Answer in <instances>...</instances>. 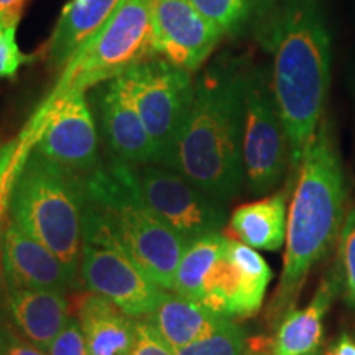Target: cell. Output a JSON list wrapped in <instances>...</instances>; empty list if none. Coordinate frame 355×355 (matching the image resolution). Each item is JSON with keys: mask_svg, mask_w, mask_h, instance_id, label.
<instances>
[{"mask_svg": "<svg viewBox=\"0 0 355 355\" xmlns=\"http://www.w3.org/2000/svg\"><path fill=\"white\" fill-rule=\"evenodd\" d=\"M254 37L272 56V86L296 175L326 117L332 60L329 26L319 0H277Z\"/></svg>", "mask_w": 355, "mask_h": 355, "instance_id": "1", "label": "cell"}, {"mask_svg": "<svg viewBox=\"0 0 355 355\" xmlns=\"http://www.w3.org/2000/svg\"><path fill=\"white\" fill-rule=\"evenodd\" d=\"M248 61L217 56L194 84L193 104L165 166L180 171L209 196L227 202L243 181V79Z\"/></svg>", "mask_w": 355, "mask_h": 355, "instance_id": "2", "label": "cell"}, {"mask_svg": "<svg viewBox=\"0 0 355 355\" xmlns=\"http://www.w3.org/2000/svg\"><path fill=\"white\" fill-rule=\"evenodd\" d=\"M345 180L343 163L327 117L319 123L298 170L288 211L285 259L278 286L268 306L270 321L278 324L295 308L306 278L339 239L344 224Z\"/></svg>", "mask_w": 355, "mask_h": 355, "instance_id": "3", "label": "cell"}, {"mask_svg": "<svg viewBox=\"0 0 355 355\" xmlns=\"http://www.w3.org/2000/svg\"><path fill=\"white\" fill-rule=\"evenodd\" d=\"M83 180V242L117 248L171 291L188 242L135 196L115 158Z\"/></svg>", "mask_w": 355, "mask_h": 355, "instance_id": "4", "label": "cell"}, {"mask_svg": "<svg viewBox=\"0 0 355 355\" xmlns=\"http://www.w3.org/2000/svg\"><path fill=\"white\" fill-rule=\"evenodd\" d=\"M84 180L32 148L17 170L8 220L46 245L76 282L83 250Z\"/></svg>", "mask_w": 355, "mask_h": 355, "instance_id": "5", "label": "cell"}, {"mask_svg": "<svg viewBox=\"0 0 355 355\" xmlns=\"http://www.w3.org/2000/svg\"><path fill=\"white\" fill-rule=\"evenodd\" d=\"M157 0H123L96 37L64 66L44 101L69 91H89L152 56V21Z\"/></svg>", "mask_w": 355, "mask_h": 355, "instance_id": "6", "label": "cell"}, {"mask_svg": "<svg viewBox=\"0 0 355 355\" xmlns=\"http://www.w3.org/2000/svg\"><path fill=\"white\" fill-rule=\"evenodd\" d=\"M242 158L247 186L255 196L270 193L290 166V144L265 66L247 64L243 79Z\"/></svg>", "mask_w": 355, "mask_h": 355, "instance_id": "7", "label": "cell"}, {"mask_svg": "<svg viewBox=\"0 0 355 355\" xmlns=\"http://www.w3.org/2000/svg\"><path fill=\"white\" fill-rule=\"evenodd\" d=\"M165 165L193 104V73L162 56H148L119 74Z\"/></svg>", "mask_w": 355, "mask_h": 355, "instance_id": "8", "label": "cell"}, {"mask_svg": "<svg viewBox=\"0 0 355 355\" xmlns=\"http://www.w3.org/2000/svg\"><path fill=\"white\" fill-rule=\"evenodd\" d=\"M117 163L135 196L188 243L224 227V202L204 193L180 171L158 163Z\"/></svg>", "mask_w": 355, "mask_h": 355, "instance_id": "9", "label": "cell"}, {"mask_svg": "<svg viewBox=\"0 0 355 355\" xmlns=\"http://www.w3.org/2000/svg\"><path fill=\"white\" fill-rule=\"evenodd\" d=\"M19 141L25 150L35 148L83 178L102 165L97 123L86 91L43 101Z\"/></svg>", "mask_w": 355, "mask_h": 355, "instance_id": "10", "label": "cell"}, {"mask_svg": "<svg viewBox=\"0 0 355 355\" xmlns=\"http://www.w3.org/2000/svg\"><path fill=\"white\" fill-rule=\"evenodd\" d=\"M272 278L259 250L227 235L204 275L196 301L224 318H250L263 304Z\"/></svg>", "mask_w": 355, "mask_h": 355, "instance_id": "11", "label": "cell"}, {"mask_svg": "<svg viewBox=\"0 0 355 355\" xmlns=\"http://www.w3.org/2000/svg\"><path fill=\"white\" fill-rule=\"evenodd\" d=\"M79 266L89 291L110 300L132 318L150 316L166 291L114 247L83 242Z\"/></svg>", "mask_w": 355, "mask_h": 355, "instance_id": "12", "label": "cell"}, {"mask_svg": "<svg viewBox=\"0 0 355 355\" xmlns=\"http://www.w3.org/2000/svg\"><path fill=\"white\" fill-rule=\"evenodd\" d=\"M225 35L199 12L193 0H157L152 21V56L196 73Z\"/></svg>", "mask_w": 355, "mask_h": 355, "instance_id": "13", "label": "cell"}, {"mask_svg": "<svg viewBox=\"0 0 355 355\" xmlns=\"http://www.w3.org/2000/svg\"><path fill=\"white\" fill-rule=\"evenodd\" d=\"M92 104L115 159L128 165L155 163V145L121 76L92 87Z\"/></svg>", "mask_w": 355, "mask_h": 355, "instance_id": "14", "label": "cell"}, {"mask_svg": "<svg viewBox=\"0 0 355 355\" xmlns=\"http://www.w3.org/2000/svg\"><path fill=\"white\" fill-rule=\"evenodd\" d=\"M0 260L7 290L25 288L66 293L74 285L63 261L12 220H7L3 229Z\"/></svg>", "mask_w": 355, "mask_h": 355, "instance_id": "15", "label": "cell"}, {"mask_svg": "<svg viewBox=\"0 0 355 355\" xmlns=\"http://www.w3.org/2000/svg\"><path fill=\"white\" fill-rule=\"evenodd\" d=\"M123 0H69L58 17L43 56L53 71H63L79 50L107 24Z\"/></svg>", "mask_w": 355, "mask_h": 355, "instance_id": "16", "label": "cell"}, {"mask_svg": "<svg viewBox=\"0 0 355 355\" xmlns=\"http://www.w3.org/2000/svg\"><path fill=\"white\" fill-rule=\"evenodd\" d=\"M7 293V308L17 329L26 340L46 352L71 319L64 293L25 288Z\"/></svg>", "mask_w": 355, "mask_h": 355, "instance_id": "17", "label": "cell"}, {"mask_svg": "<svg viewBox=\"0 0 355 355\" xmlns=\"http://www.w3.org/2000/svg\"><path fill=\"white\" fill-rule=\"evenodd\" d=\"M340 282L336 272L327 275L304 308L288 311L277 324L272 355H309L319 350L324 318L329 313Z\"/></svg>", "mask_w": 355, "mask_h": 355, "instance_id": "18", "label": "cell"}, {"mask_svg": "<svg viewBox=\"0 0 355 355\" xmlns=\"http://www.w3.org/2000/svg\"><path fill=\"white\" fill-rule=\"evenodd\" d=\"M78 319L89 355H132L137 318L96 293L78 301Z\"/></svg>", "mask_w": 355, "mask_h": 355, "instance_id": "19", "label": "cell"}, {"mask_svg": "<svg viewBox=\"0 0 355 355\" xmlns=\"http://www.w3.org/2000/svg\"><path fill=\"white\" fill-rule=\"evenodd\" d=\"M146 319L157 327L159 336L173 350L186 347L194 340L212 334L230 321V318L220 316L198 301L173 291H165L157 309Z\"/></svg>", "mask_w": 355, "mask_h": 355, "instance_id": "20", "label": "cell"}, {"mask_svg": "<svg viewBox=\"0 0 355 355\" xmlns=\"http://www.w3.org/2000/svg\"><path fill=\"white\" fill-rule=\"evenodd\" d=\"M286 194L283 189L237 207L229 220L232 237L255 250H279L286 241Z\"/></svg>", "mask_w": 355, "mask_h": 355, "instance_id": "21", "label": "cell"}, {"mask_svg": "<svg viewBox=\"0 0 355 355\" xmlns=\"http://www.w3.org/2000/svg\"><path fill=\"white\" fill-rule=\"evenodd\" d=\"M206 19L225 37L254 35L277 0H193Z\"/></svg>", "mask_w": 355, "mask_h": 355, "instance_id": "22", "label": "cell"}, {"mask_svg": "<svg viewBox=\"0 0 355 355\" xmlns=\"http://www.w3.org/2000/svg\"><path fill=\"white\" fill-rule=\"evenodd\" d=\"M245 332L234 319L186 347L176 349L175 355H243L247 347Z\"/></svg>", "mask_w": 355, "mask_h": 355, "instance_id": "23", "label": "cell"}, {"mask_svg": "<svg viewBox=\"0 0 355 355\" xmlns=\"http://www.w3.org/2000/svg\"><path fill=\"white\" fill-rule=\"evenodd\" d=\"M339 250H337V277L349 304L355 309V207L345 216L339 234Z\"/></svg>", "mask_w": 355, "mask_h": 355, "instance_id": "24", "label": "cell"}, {"mask_svg": "<svg viewBox=\"0 0 355 355\" xmlns=\"http://www.w3.org/2000/svg\"><path fill=\"white\" fill-rule=\"evenodd\" d=\"M20 20V15L0 17V78L2 79H15L21 66L32 61V56L25 55L17 42Z\"/></svg>", "mask_w": 355, "mask_h": 355, "instance_id": "25", "label": "cell"}, {"mask_svg": "<svg viewBox=\"0 0 355 355\" xmlns=\"http://www.w3.org/2000/svg\"><path fill=\"white\" fill-rule=\"evenodd\" d=\"M24 159L19 155V145L15 141L0 150V257H2V237H3V217L8 212V196H10L12 183L15 180L17 170Z\"/></svg>", "mask_w": 355, "mask_h": 355, "instance_id": "26", "label": "cell"}, {"mask_svg": "<svg viewBox=\"0 0 355 355\" xmlns=\"http://www.w3.org/2000/svg\"><path fill=\"white\" fill-rule=\"evenodd\" d=\"M132 355H175V350L159 336L157 327L148 319L137 318Z\"/></svg>", "mask_w": 355, "mask_h": 355, "instance_id": "27", "label": "cell"}, {"mask_svg": "<svg viewBox=\"0 0 355 355\" xmlns=\"http://www.w3.org/2000/svg\"><path fill=\"white\" fill-rule=\"evenodd\" d=\"M48 355H89L79 319H69L66 327L53 340Z\"/></svg>", "mask_w": 355, "mask_h": 355, "instance_id": "28", "label": "cell"}, {"mask_svg": "<svg viewBox=\"0 0 355 355\" xmlns=\"http://www.w3.org/2000/svg\"><path fill=\"white\" fill-rule=\"evenodd\" d=\"M2 345L3 355H46L44 350L37 347L30 340H21L8 331L2 334Z\"/></svg>", "mask_w": 355, "mask_h": 355, "instance_id": "29", "label": "cell"}, {"mask_svg": "<svg viewBox=\"0 0 355 355\" xmlns=\"http://www.w3.org/2000/svg\"><path fill=\"white\" fill-rule=\"evenodd\" d=\"M324 355H355V340L347 332H343Z\"/></svg>", "mask_w": 355, "mask_h": 355, "instance_id": "30", "label": "cell"}, {"mask_svg": "<svg viewBox=\"0 0 355 355\" xmlns=\"http://www.w3.org/2000/svg\"><path fill=\"white\" fill-rule=\"evenodd\" d=\"M26 0H0V17L20 15L24 13Z\"/></svg>", "mask_w": 355, "mask_h": 355, "instance_id": "31", "label": "cell"}, {"mask_svg": "<svg viewBox=\"0 0 355 355\" xmlns=\"http://www.w3.org/2000/svg\"><path fill=\"white\" fill-rule=\"evenodd\" d=\"M243 355H270V354L261 352V350H245V354Z\"/></svg>", "mask_w": 355, "mask_h": 355, "instance_id": "32", "label": "cell"}, {"mask_svg": "<svg viewBox=\"0 0 355 355\" xmlns=\"http://www.w3.org/2000/svg\"><path fill=\"white\" fill-rule=\"evenodd\" d=\"M309 355H321V354H319V350H316V352H313V354H309Z\"/></svg>", "mask_w": 355, "mask_h": 355, "instance_id": "33", "label": "cell"}, {"mask_svg": "<svg viewBox=\"0 0 355 355\" xmlns=\"http://www.w3.org/2000/svg\"><path fill=\"white\" fill-rule=\"evenodd\" d=\"M0 355H3V354H2V350H0Z\"/></svg>", "mask_w": 355, "mask_h": 355, "instance_id": "34", "label": "cell"}]
</instances>
